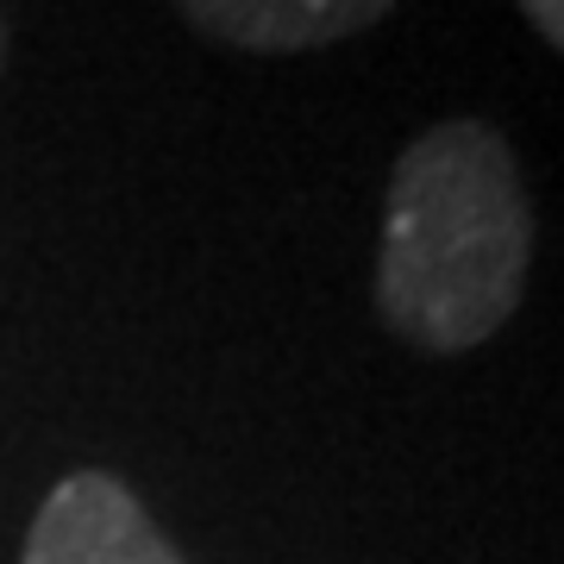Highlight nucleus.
Wrapping results in <instances>:
<instances>
[{
  "mask_svg": "<svg viewBox=\"0 0 564 564\" xmlns=\"http://www.w3.org/2000/svg\"><path fill=\"white\" fill-rule=\"evenodd\" d=\"M533 270V195L489 120L426 126L389 176L377 314L421 351L496 339Z\"/></svg>",
  "mask_w": 564,
  "mask_h": 564,
  "instance_id": "obj_1",
  "label": "nucleus"
},
{
  "mask_svg": "<svg viewBox=\"0 0 564 564\" xmlns=\"http://www.w3.org/2000/svg\"><path fill=\"white\" fill-rule=\"evenodd\" d=\"M20 564H182V552L120 477L69 470L32 514Z\"/></svg>",
  "mask_w": 564,
  "mask_h": 564,
  "instance_id": "obj_2",
  "label": "nucleus"
},
{
  "mask_svg": "<svg viewBox=\"0 0 564 564\" xmlns=\"http://www.w3.org/2000/svg\"><path fill=\"white\" fill-rule=\"evenodd\" d=\"M188 25L226 51L251 57H295L351 32H370L395 0H176Z\"/></svg>",
  "mask_w": 564,
  "mask_h": 564,
  "instance_id": "obj_3",
  "label": "nucleus"
},
{
  "mask_svg": "<svg viewBox=\"0 0 564 564\" xmlns=\"http://www.w3.org/2000/svg\"><path fill=\"white\" fill-rule=\"evenodd\" d=\"M521 13L533 20V32H540L552 51H564V0H521Z\"/></svg>",
  "mask_w": 564,
  "mask_h": 564,
  "instance_id": "obj_4",
  "label": "nucleus"
},
{
  "mask_svg": "<svg viewBox=\"0 0 564 564\" xmlns=\"http://www.w3.org/2000/svg\"><path fill=\"white\" fill-rule=\"evenodd\" d=\"M0 63H7V20H0Z\"/></svg>",
  "mask_w": 564,
  "mask_h": 564,
  "instance_id": "obj_5",
  "label": "nucleus"
}]
</instances>
